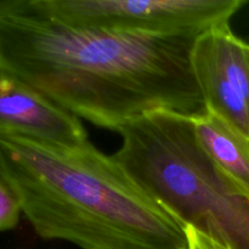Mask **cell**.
<instances>
[{"instance_id": "cell-1", "label": "cell", "mask_w": 249, "mask_h": 249, "mask_svg": "<svg viewBox=\"0 0 249 249\" xmlns=\"http://www.w3.org/2000/svg\"><path fill=\"white\" fill-rule=\"evenodd\" d=\"M198 36L114 33L19 12L0 17V72L118 133L153 112L206 113L192 67Z\"/></svg>"}, {"instance_id": "cell-2", "label": "cell", "mask_w": 249, "mask_h": 249, "mask_svg": "<svg viewBox=\"0 0 249 249\" xmlns=\"http://www.w3.org/2000/svg\"><path fill=\"white\" fill-rule=\"evenodd\" d=\"M0 177L39 237L80 249H187L185 228L91 142L0 139Z\"/></svg>"}, {"instance_id": "cell-3", "label": "cell", "mask_w": 249, "mask_h": 249, "mask_svg": "<svg viewBox=\"0 0 249 249\" xmlns=\"http://www.w3.org/2000/svg\"><path fill=\"white\" fill-rule=\"evenodd\" d=\"M118 134L113 157L175 220L226 249H249V198L204 152L190 117L153 112Z\"/></svg>"}, {"instance_id": "cell-4", "label": "cell", "mask_w": 249, "mask_h": 249, "mask_svg": "<svg viewBox=\"0 0 249 249\" xmlns=\"http://www.w3.org/2000/svg\"><path fill=\"white\" fill-rule=\"evenodd\" d=\"M247 0H27L23 12L79 28L129 34H202L231 18Z\"/></svg>"}, {"instance_id": "cell-5", "label": "cell", "mask_w": 249, "mask_h": 249, "mask_svg": "<svg viewBox=\"0 0 249 249\" xmlns=\"http://www.w3.org/2000/svg\"><path fill=\"white\" fill-rule=\"evenodd\" d=\"M247 41L230 23L197 36L192 67L207 112L225 119L249 138V61Z\"/></svg>"}, {"instance_id": "cell-6", "label": "cell", "mask_w": 249, "mask_h": 249, "mask_svg": "<svg viewBox=\"0 0 249 249\" xmlns=\"http://www.w3.org/2000/svg\"><path fill=\"white\" fill-rule=\"evenodd\" d=\"M2 138H24L70 147L89 142L79 118L26 83L0 72Z\"/></svg>"}, {"instance_id": "cell-7", "label": "cell", "mask_w": 249, "mask_h": 249, "mask_svg": "<svg viewBox=\"0 0 249 249\" xmlns=\"http://www.w3.org/2000/svg\"><path fill=\"white\" fill-rule=\"evenodd\" d=\"M191 119L194 134L204 152L249 198V138L211 112Z\"/></svg>"}, {"instance_id": "cell-8", "label": "cell", "mask_w": 249, "mask_h": 249, "mask_svg": "<svg viewBox=\"0 0 249 249\" xmlns=\"http://www.w3.org/2000/svg\"><path fill=\"white\" fill-rule=\"evenodd\" d=\"M22 215L21 203L16 194L0 177V232L16 228Z\"/></svg>"}, {"instance_id": "cell-9", "label": "cell", "mask_w": 249, "mask_h": 249, "mask_svg": "<svg viewBox=\"0 0 249 249\" xmlns=\"http://www.w3.org/2000/svg\"><path fill=\"white\" fill-rule=\"evenodd\" d=\"M185 231H186L187 243H189L187 249H226L221 245H219L218 242L211 240L203 233L198 232L194 229L185 228Z\"/></svg>"}, {"instance_id": "cell-10", "label": "cell", "mask_w": 249, "mask_h": 249, "mask_svg": "<svg viewBox=\"0 0 249 249\" xmlns=\"http://www.w3.org/2000/svg\"><path fill=\"white\" fill-rule=\"evenodd\" d=\"M26 0H0V17L19 14L24 9Z\"/></svg>"}, {"instance_id": "cell-11", "label": "cell", "mask_w": 249, "mask_h": 249, "mask_svg": "<svg viewBox=\"0 0 249 249\" xmlns=\"http://www.w3.org/2000/svg\"><path fill=\"white\" fill-rule=\"evenodd\" d=\"M246 50H247V56H248V61H249V43L247 41V46H246Z\"/></svg>"}]
</instances>
